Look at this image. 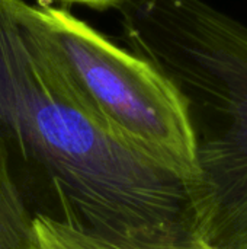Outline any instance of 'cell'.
I'll return each mask as SVG.
<instances>
[{
    "mask_svg": "<svg viewBox=\"0 0 247 249\" xmlns=\"http://www.w3.org/2000/svg\"><path fill=\"white\" fill-rule=\"evenodd\" d=\"M0 137L47 174L64 220L109 238H195L188 182L93 114L29 20L25 0H0Z\"/></svg>",
    "mask_w": 247,
    "mask_h": 249,
    "instance_id": "obj_1",
    "label": "cell"
},
{
    "mask_svg": "<svg viewBox=\"0 0 247 249\" xmlns=\"http://www.w3.org/2000/svg\"><path fill=\"white\" fill-rule=\"evenodd\" d=\"M25 12L93 114L130 147L191 182L195 136L173 85L64 7L25 0Z\"/></svg>",
    "mask_w": 247,
    "mask_h": 249,
    "instance_id": "obj_2",
    "label": "cell"
},
{
    "mask_svg": "<svg viewBox=\"0 0 247 249\" xmlns=\"http://www.w3.org/2000/svg\"><path fill=\"white\" fill-rule=\"evenodd\" d=\"M33 249H208L198 239L135 241L109 238L47 214L32 217Z\"/></svg>",
    "mask_w": 247,
    "mask_h": 249,
    "instance_id": "obj_3",
    "label": "cell"
},
{
    "mask_svg": "<svg viewBox=\"0 0 247 249\" xmlns=\"http://www.w3.org/2000/svg\"><path fill=\"white\" fill-rule=\"evenodd\" d=\"M13 153L0 137V249H33L32 217L13 177Z\"/></svg>",
    "mask_w": 247,
    "mask_h": 249,
    "instance_id": "obj_4",
    "label": "cell"
},
{
    "mask_svg": "<svg viewBox=\"0 0 247 249\" xmlns=\"http://www.w3.org/2000/svg\"><path fill=\"white\" fill-rule=\"evenodd\" d=\"M55 1H60L63 4H77V6H87L90 9L105 10V9H109V7L115 9L124 0H55Z\"/></svg>",
    "mask_w": 247,
    "mask_h": 249,
    "instance_id": "obj_5",
    "label": "cell"
}]
</instances>
